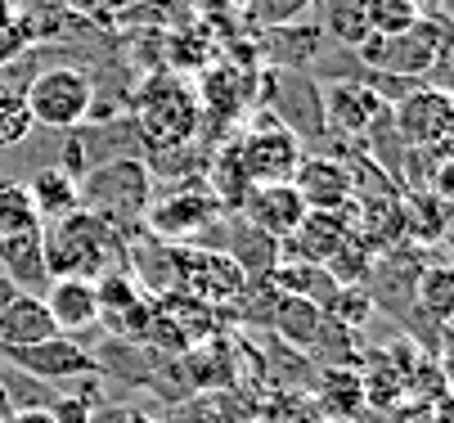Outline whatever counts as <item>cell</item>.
Returning a JSON list of instances; mask_svg holds the SVG:
<instances>
[{"mask_svg": "<svg viewBox=\"0 0 454 423\" xmlns=\"http://www.w3.org/2000/svg\"><path fill=\"white\" fill-rule=\"evenodd\" d=\"M171 253V293H184V297H199L207 307H221V311H234L243 288L252 284L225 253L216 248H203V244H167Z\"/></svg>", "mask_w": 454, "mask_h": 423, "instance_id": "obj_6", "label": "cell"}, {"mask_svg": "<svg viewBox=\"0 0 454 423\" xmlns=\"http://www.w3.org/2000/svg\"><path fill=\"white\" fill-rule=\"evenodd\" d=\"M266 284H270L275 293H288V297L310 302V307H319V311L329 307L333 293H338V279L324 270V266H315V262H288V257H279V262L270 266Z\"/></svg>", "mask_w": 454, "mask_h": 423, "instance_id": "obj_24", "label": "cell"}, {"mask_svg": "<svg viewBox=\"0 0 454 423\" xmlns=\"http://www.w3.org/2000/svg\"><path fill=\"white\" fill-rule=\"evenodd\" d=\"M247 14L256 27H279V23H301L315 14V0H247Z\"/></svg>", "mask_w": 454, "mask_h": 423, "instance_id": "obj_33", "label": "cell"}, {"mask_svg": "<svg viewBox=\"0 0 454 423\" xmlns=\"http://www.w3.org/2000/svg\"><path fill=\"white\" fill-rule=\"evenodd\" d=\"M392 127L410 153H423L432 162L454 158V99H450V90L419 82L401 104H392Z\"/></svg>", "mask_w": 454, "mask_h": 423, "instance_id": "obj_7", "label": "cell"}, {"mask_svg": "<svg viewBox=\"0 0 454 423\" xmlns=\"http://www.w3.org/2000/svg\"><path fill=\"white\" fill-rule=\"evenodd\" d=\"M324 36L315 27V19L301 23H279V27H262V41H256V54H266L270 68H288V73H310L315 54H319Z\"/></svg>", "mask_w": 454, "mask_h": 423, "instance_id": "obj_21", "label": "cell"}, {"mask_svg": "<svg viewBox=\"0 0 454 423\" xmlns=\"http://www.w3.org/2000/svg\"><path fill=\"white\" fill-rule=\"evenodd\" d=\"M351 54L364 73L427 82V73L450 54V23H445V14H423L414 27H405L396 36H369Z\"/></svg>", "mask_w": 454, "mask_h": 423, "instance_id": "obj_4", "label": "cell"}, {"mask_svg": "<svg viewBox=\"0 0 454 423\" xmlns=\"http://www.w3.org/2000/svg\"><path fill=\"white\" fill-rule=\"evenodd\" d=\"M207 234H225V239H212V244H203V248L225 253L247 279H266L270 266L279 262V244H275L270 234H262L256 225H247L239 212H221L216 225H212Z\"/></svg>", "mask_w": 454, "mask_h": 423, "instance_id": "obj_16", "label": "cell"}, {"mask_svg": "<svg viewBox=\"0 0 454 423\" xmlns=\"http://www.w3.org/2000/svg\"><path fill=\"white\" fill-rule=\"evenodd\" d=\"M14 414V405H10V392H5V383H0V423H5Z\"/></svg>", "mask_w": 454, "mask_h": 423, "instance_id": "obj_41", "label": "cell"}, {"mask_svg": "<svg viewBox=\"0 0 454 423\" xmlns=\"http://www.w3.org/2000/svg\"><path fill=\"white\" fill-rule=\"evenodd\" d=\"M423 19L419 0H369V36H396Z\"/></svg>", "mask_w": 454, "mask_h": 423, "instance_id": "obj_30", "label": "cell"}, {"mask_svg": "<svg viewBox=\"0 0 454 423\" xmlns=\"http://www.w3.org/2000/svg\"><path fill=\"white\" fill-rule=\"evenodd\" d=\"M423 351L410 342V338H396L387 347H364L360 351V388H364V410L373 414H392L401 401H410V374H414V360Z\"/></svg>", "mask_w": 454, "mask_h": 423, "instance_id": "obj_11", "label": "cell"}, {"mask_svg": "<svg viewBox=\"0 0 454 423\" xmlns=\"http://www.w3.org/2000/svg\"><path fill=\"white\" fill-rule=\"evenodd\" d=\"M315 27L338 50H360L369 41V0H315Z\"/></svg>", "mask_w": 454, "mask_h": 423, "instance_id": "obj_25", "label": "cell"}, {"mask_svg": "<svg viewBox=\"0 0 454 423\" xmlns=\"http://www.w3.org/2000/svg\"><path fill=\"white\" fill-rule=\"evenodd\" d=\"M23 99H27V113H32V127L68 136V131L90 122L95 82H90V73H82L73 64H54V68H41L23 86Z\"/></svg>", "mask_w": 454, "mask_h": 423, "instance_id": "obj_5", "label": "cell"}, {"mask_svg": "<svg viewBox=\"0 0 454 423\" xmlns=\"http://www.w3.org/2000/svg\"><path fill=\"white\" fill-rule=\"evenodd\" d=\"M23 230H41V216L32 208L27 185L14 180V185H0V239H5V234H23Z\"/></svg>", "mask_w": 454, "mask_h": 423, "instance_id": "obj_29", "label": "cell"}, {"mask_svg": "<svg viewBox=\"0 0 454 423\" xmlns=\"http://www.w3.org/2000/svg\"><path fill=\"white\" fill-rule=\"evenodd\" d=\"M445 414H450V405H441V410H432V405H414V401H401L392 414H382L387 423H445Z\"/></svg>", "mask_w": 454, "mask_h": 423, "instance_id": "obj_36", "label": "cell"}, {"mask_svg": "<svg viewBox=\"0 0 454 423\" xmlns=\"http://www.w3.org/2000/svg\"><path fill=\"white\" fill-rule=\"evenodd\" d=\"M14 297H19V288H14V284H10L5 275H0V311H5V307H10Z\"/></svg>", "mask_w": 454, "mask_h": 423, "instance_id": "obj_38", "label": "cell"}, {"mask_svg": "<svg viewBox=\"0 0 454 423\" xmlns=\"http://www.w3.org/2000/svg\"><path fill=\"white\" fill-rule=\"evenodd\" d=\"M27 131H32V113H27V99H23V90L0 82V149L19 145Z\"/></svg>", "mask_w": 454, "mask_h": 423, "instance_id": "obj_31", "label": "cell"}, {"mask_svg": "<svg viewBox=\"0 0 454 423\" xmlns=\"http://www.w3.org/2000/svg\"><path fill=\"white\" fill-rule=\"evenodd\" d=\"M225 208L212 199V190L203 180H193V185H176L167 190L162 199L153 194L149 212H145V234H153L158 244H199V239L216 225Z\"/></svg>", "mask_w": 454, "mask_h": 423, "instance_id": "obj_9", "label": "cell"}, {"mask_svg": "<svg viewBox=\"0 0 454 423\" xmlns=\"http://www.w3.org/2000/svg\"><path fill=\"white\" fill-rule=\"evenodd\" d=\"M41 248H45V270L54 275H77V279H104L131 270V248L126 234L99 221L95 212L77 208L73 216L41 225Z\"/></svg>", "mask_w": 454, "mask_h": 423, "instance_id": "obj_1", "label": "cell"}, {"mask_svg": "<svg viewBox=\"0 0 454 423\" xmlns=\"http://www.w3.org/2000/svg\"><path fill=\"white\" fill-rule=\"evenodd\" d=\"M373 257H378V248L369 244V239H360V234L351 230V234H347V244H342L329 262H324V270L338 279V288H360V284L369 279Z\"/></svg>", "mask_w": 454, "mask_h": 423, "instance_id": "obj_28", "label": "cell"}, {"mask_svg": "<svg viewBox=\"0 0 454 423\" xmlns=\"http://www.w3.org/2000/svg\"><path fill=\"white\" fill-rule=\"evenodd\" d=\"M19 14H14V0H0V27H5V23H14Z\"/></svg>", "mask_w": 454, "mask_h": 423, "instance_id": "obj_40", "label": "cell"}, {"mask_svg": "<svg viewBox=\"0 0 454 423\" xmlns=\"http://www.w3.org/2000/svg\"><path fill=\"white\" fill-rule=\"evenodd\" d=\"M50 333H54V320H50V311H45V302L32 297V293H19L10 307L0 311V351L45 342Z\"/></svg>", "mask_w": 454, "mask_h": 423, "instance_id": "obj_27", "label": "cell"}, {"mask_svg": "<svg viewBox=\"0 0 454 423\" xmlns=\"http://www.w3.org/2000/svg\"><path fill=\"white\" fill-rule=\"evenodd\" d=\"M45 311L54 320V333L77 338L82 329L99 325V297H95V279H77V275H54L50 288L41 293Z\"/></svg>", "mask_w": 454, "mask_h": 423, "instance_id": "obj_19", "label": "cell"}, {"mask_svg": "<svg viewBox=\"0 0 454 423\" xmlns=\"http://www.w3.org/2000/svg\"><path fill=\"white\" fill-rule=\"evenodd\" d=\"M10 370L54 388V383H68V379H99V365H95V351H86L77 338L68 333H50L45 342H32V347H10L0 351Z\"/></svg>", "mask_w": 454, "mask_h": 423, "instance_id": "obj_12", "label": "cell"}, {"mask_svg": "<svg viewBox=\"0 0 454 423\" xmlns=\"http://www.w3.org/2000/svg\"><path fill=\"white\" fill-rule=\"evenodd\" d=\"M256 82L266 86L256 99H262V108L275 117V122H284L301 145H306L310 136L324 140V104H319V82H315L310 73L266 68Z\"/></svg>", "mask_w": 454, "mask_h": 423, "instance_id": "obj_10", "label": "cell"}, {"mask_svg": "<svg viewBox=\"0 0 454 423\" xmlns=\"http://www.w3.org/2000/svg\"><path fill=\"white\" fill-rule=\"evenodd\" d=\"M0 275H5L19 293H32V297H41L50 288L41 230H23V234H5V239H0Z\"/></svg>", "mask_w": 454, "mask_h": 423, "instance_id": "obj_22", "label": "cell"}, {"mask_svg": "<svg viewBox=\"0 0 454 423\" xmlns=\"http://www.w3.org/2000/svg\"><path fill=\"white\" fill-rule=\"evenodd\" d=\"M5 423H54V419H50V410H14Z\"/></svg>", "mask_w": 454, "mask_h": 423, "instance_id": "obj_37", "label": "cell"}, {"mask_svg": "<svg viewBox=\"0 0 454 423\" xmlns=\"http://www.w3.org/2000/svg\"><path fill=\"white\" fill-rule=\"evenodd\" d=\"M351 234V216L347 212H306L301 225L279 244V257L288 262H315L324 266Z\"/></svg>", "mask_w": 454, "mask_h": 423, "instance_id": "obj_18", "label": "cell"}, {"mask_svg": "<svg viewBox=\"0 0 454 423\" xmlns=\"http://www.w3.org/2000/svg\"><path fill=\"white\" fill-rule=\"evenodd\" d=\"M423 14H450V0H419Z\"/></svg>", "mask_w": 454, "mask_h": 423, "instance_id": "obj_39", "label": "cell"}, {"mask_svg": "<svg viewBox=\"0 0 454 423\" xmlns=\"http://www.w3.org/2000/svg\"><path fill=\"white\" fill-rule=\"evenodd\" d=\"M262 423H324V419L306 392H275V401H266L262 410Z\"/></svg>", "mask_w": 454, "mask_h": 423, "instance_id": "obj_34", "label": "cell"}, {"mask_svg": "<svg viewBox=\"0 0 454 423\" xmlns=\"http://www.w3.org/2000/svg\"><path fill=\"white\" fill-rule=\"evenodd\" d=\"M239 216H243L247 225H256L262 234H270L275 244H284V239L301 225L306 203H301V194L293 190V180H288V185H252L247 199H243V208H239Z\"/></svg>", "mask_w": 454, "mask_h": 423, "instance_id": "obj_17", "label": "cell"}, {"mask_svg": "<svg viewBox=\"0 0 454 423\" xmlns=\"http://www.w3.org/2000/svg\"><path fill=\"white\" fill-rule=\"evenodd\" d=\"M319 104H324V136H338L347 140V149H360V140L369 136V127L392 108L382 104L364 82L356 77H338V82H324L319 86Z\"/></svg>", "mask_w": 454, "mask_h": 423, "instance_id": "obj_13", "label": "cell"}, {"mask_svg": "<svg viewBox=\"0 0 454 423\" xmlns=\"http://www.w3.org/2000/svg\"><path fill=\"white\" fill-rule=\"evenodd\" d=\"M234 149L252 185H288L297 162L306 158V145L284 122H275L266 108H256V117L234 136Z\"/></svg>", "mask_w": 454, "mask_h": 423, "instance_id": "obj_8", "label": "cell"}, {"mask_svg": "<svg viewBox=\"0 0 454 423\" xmlns=\"http://www.w3.org/2000/svg\"><path fill=\"white\" fill-rule=\"evenodd\" d=\"M293 190L301 194L306 212H347L356 199L351 162L333 153H306L293 171Z\"/></svg>", "mask_w": 454, "mask_h": 423, "instance_id": "obj_15", "label": "cell"}, {"mask_svg": "<svg viewBox=\"0 0 454 423\" xmlns=\"http://www.w3.org/2000/svg\"><path fill=\"white\" fill-rule=\"evenodd\" d=\"M27 194H32V208L41 216V225L50 221H63V216H73L82 208V190H77V180L63 171L59 162L41 167L32 180H27Z\"/></svg>", "mask_w": 454, "mask_h": 423, "instance_id": "obj_26", "label": "cell"}, {"mask_svg": "<svg viewBox=\"0 0 454 423\" xmlns=\"http://www.w3.org/2000/svg\"><path fill=\"white\" fill-rule=\"evenodd\" d=\"M50 419L54 423H95V405H90V396H54Z\"/></svg>", "mask_w": 454, "mask_h": 423, "instance_id": "obj_35", "label": "cell"}, {"mask_svg": "<svg viewBox=\"0 0 454 423\" xmlns=\"http://www.w3.org/2000/svg\"><path fill=\"white\" fill-rule=\"evenodd\" d=\"M324 316H329L333 325H342V329H351V333H360L373 320V302H369L364 288H338L333 302L324 307Z\"/></svg>", "mask_w": 454, "mask_h": 423, "instance_id": "obj_32", "label": "cell"}, {"mask_svg": "<svg viewBox=\"0 0 454 423\" xmlns=\"http://www.w3.org/2000/svg\"><path fill=\"white\" fill-rule=\"evenodd\" d=\"M405 199V244L410 248H441L450 234V199H436L432 190H410Z\"/></svg>", "mask_w": 454, "mask_h": 423, "instance_id": "obj_23", "label": "cell"}, {"mask_svg": "<svg viewBox=\"0 0 454 423\" xmlns=\"http://www.w3.org/2000/svg\"><path fill=\"white\" fill-rule=\"evenodd\" d=\"M310 405L319 410L324 423H356L364 414V388H360V374L351 365H324L315 370V383H310Z\"/></svg>", "mask_w": 454, "mask_h": 423, "instance_id": "obj_20", "label": "cell"}, {"mask_svg": "<svg viewBox=\"0 0 454 423\" xmlns=\"http://www.w3.org/2000/svg\"><path fill=\"white\" fill-rule=\"evenodd\" d=\"M82 208L95 212L99 221H108L121 234L145 230V212L153 203V176L145 167V153H126V158H104L95 162L82 180Z\"/></svg>", "mask_w": 454, "mask_h": 423, "instance_id": "obj_3", "label": "cell"}, {"mask_svg": "<svg viewBox=\"0 0 454 423\" xmlns=\"http://www.w3.org/2000/svg\"><path fill=\"white\" fill-rule=\"evenodd\" d=\"M113 423H145L136 410H113Z\"/></svg>", "mask_w": 454, "mask_h": 423, "instance_id": "obj_42", "label": "cell"}, {"mask_svg": "<svg viewBox=\"0 0 454 423\" xmlns=\"http://www.w3.org/2000/svg\"><path fill=\"white\" fill-rule=\"evenodd\" d=\"M126 117H131L145 153L199 140V127H203L199 95L176 73H153L149 82H140V90H131V99H126Z\"/></svg>", "mask_w": 454, "mask_h": 423, "instance_id": "obj_2", "label": "cell"}, {"mask_svg": "<svg viewBox=\"0 0 454 423\" xmlns=\"http://www.w3.org/2000/svg\"><path fill=\"white\" fill-rule=\"evenodd\" d=\"M423 266H427L423 253L410 248V244L382 248V253L373 257V266H369V279L360 284V288L369 293V302H373V311L382 307V311H392V316L405 325V316H410V307H414V284H419V270H423Z\"/></svg>", "mask_w": 454, "mask_h": 423, "instance_id": "obj_14", "label": "cell"}]
</instances>
